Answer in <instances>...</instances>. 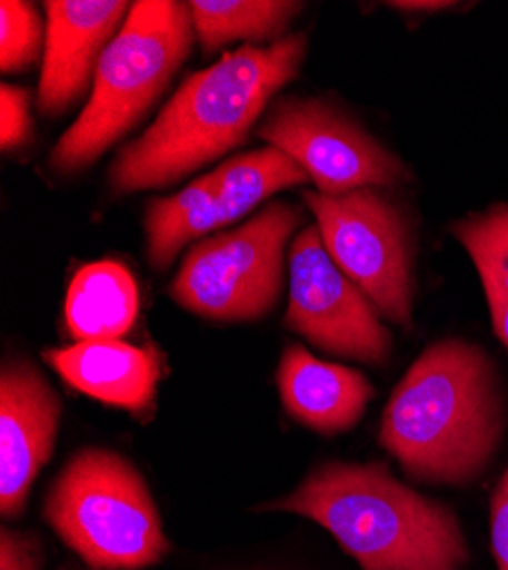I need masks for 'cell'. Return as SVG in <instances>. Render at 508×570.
I'll use <instances>...</instances> for the list:
<instances>
[{
	"mask_svg": "<svg viewBox=\"0 0 508 570\" xmlns=\"http://www.w3.org/2000/svg\"><path fill=\"white\" fill-rule=\"evenodd\" d=\"M226 226L215 174H206L169 197L151 199L145 215L147 256L153 269H167L199 237Z\"/></svg>",
	"mask_w": 508,
	"mask_h": 570,
	"instance_id": "cell-15",
	"label": "cell"
},
{
	"mask_svg": "<svg viewBox=\"0 0 508 570\" xmlns=\"http://www.w3.org/2000/svg\"><path fill=\"white\" fill-rule=\"evenodd\" d=\"M140 295L132 274L112 261L84 265L64 302L67 328L78 341H114L132 328Z\"/></svg>",
	"mask_w": 508,
	"mask_h": 570,
	"instance_id": "cell-14",
	"label": "cell"
},
{
	"mask_svg": "<svg viewBox=\"0 0 508 570\" xmlns=\"http://www.w3.org/2000/svg\"><path fill=\"white\" fill-rule=\"evenodd\" d=\"M276 384L286 411L325 436L353 430L375 397V386L362 372L319 361L301 345L286 347Z\"/></svg>",
	"mask_w": 508,
	"mask_h": 570,
	"instance_id": "cell-13",
	"label": "cell"
},
{
	"mask_svg": "<svg viewBox=\"0 0 508 570\" xmlns=\"http://www.w3.org/2000/svg\"><path fill=\"white\" fill-rule=\"evenodd\" d=\"M392 8L404 10V12H438V10H449L454 8L451 3H429V0H412V3H392Z\"/></svg>",
	"mask_w": 508,
	"mask_h": 570,
	"instance_id": "cell-24",
	"label": "cell"
},
{
	"mask_svg": "<svg viewBox=\"0 0 508 570\" xmlns=\"http://www.w3.org/2000/svg\"><path fill=\"white\" fill-rule=\"evenodd\" d=\"M258 511L303 515L362 570H466L470 548L456 513L399 482L379 461H329Z\"/></svg>",
	"mask_w": 508,
	"mask_h": 570,
	"instance_id": "cell-3",
	"label": "cell"
},
{
	"mask_svg": "<svg viewBox=\"0 0 508 570\" xmlns=\"http://www.w3.org/2000/svg\"><path fill=\"white\" fill-rule=\"evenodd\" d=\"M308 35L292 32L269 46H240L192 73L158 119L117 154L108 187L117 197L178 183L245 145L253 126L299 69Z\"/></svg>",
	"mask_w": 508,
	"mask_h": 570,
	"instance_id": "cell-1",
	"label": "cell"
},
{
	"mask_svg": "<svg viewBox=\"0 0 508 570\" xmlns=\"http://www.w3.org/2000/svg\"><path fill=\"white\" fill-rule=\"evenodd\" d=\"M46 53V26L37 6L23 0L0 3V69L21 73L39 62Z\"/></svg>",
	"mask_w": 508,
	"mask_h": 570,
	"instance_id": "cell-19",
	"label": "cell"
},
{
	"mask_svg": "<svg viewBox=\"0 0 508 570\" xmlns=\"http://www.w3.org/2000/svg\"><path fill=\"white\" fill-rule=\"evenodd\" d=\"M62 402L46 374L23 356L0 370V513L19 518L39 470L49 463Z\"/></svg>",
	"mask_w": 508,
	"mask_h": 570,
	"instance_id": "cell-10",
	"label": "cell"
},
{
	"mask_svg": "<svg viewBox=\"0 0 508 570\" xmlns=\"http://www.w3.org/2000/svg\"><path fill=\"white\" fill-rule=\"evenodd\" d=\"M301 226V210L276 202L236 230L192 245L169 295L212 322H256L281 299L286 247Z\"/></svg>",
	"mask_w": 508,
	"mask_h": 570,
	"instance_id": "cell-6",
	"label": "cell"
},
{
	"mask_svg": "<svg viewBox=\"0 0 508 570\" xmlns=\"http://www.w3.org/2000/svg\"><path fill=\"white\" fill-rule=\"evenodd\" d=\"M486 302L492 315V328L501 345L508 350V295L486 293Z\"/></svg>",
	"mask_w": 508,
	"mask_h": 570,
	"instance_id": "cell-23",
	"label": "cell"
},
{
	"mask_svg": "<svg viewBox=\"0 0 508 570\" xmlns=\"http://www.w3.org/2000/svg\"><path fill=\"white\" fill-rule=\"evenodd\" d=\"M32 108H30V91L3 82L0 85V149L6 154L23 149L32 137Z\"/></svg>",
	"mask_w": 508,
	"mask_h": 570,
	"instance_id": "cell-20",
	"label": "cell"
},
{
	"mask_svg": "<svg viewBox=\"0 0 508 570\" xmlns=\"http://www.w3.org/2000/svg\"><path fill=\"white\" fill-rule=\"evenodd\" d=\"M212 174L217 178L219 206L226 224L249 215L276 193L310 180L292 156L271 145L230 158Z\"/></svg>",
	"mask_w": 508,
	"mask_h": 570,
	"instance_id": "cell-17",
	"label": "cell"
},
{
	"mask_svg": "<svg viewBox=\"0 0 508 570\" xmlns=\"http://www.w3.org/2000/svg\"><path fill=\"white\" fill-rule=\"evenodd\" d=\"M321 240L333 263L369 297L381 317L412 328L415 235L410 210L392 189L362 187L345 197H325L303 189Z\"/></svg>",
	"mask_w": 508,
	"mask_h": 570,
	"instance_id": "cell-7",
	"label": "cell"
},
{
	"mask_svg": "<svg viewBox=\"0 0 508 570\" xmlns=\"http://www.w3.org/2000/svg\"><path fill=\"white\" fill-rule=\"evenodd\" d=\"M195 35L206 56L223 46L247 41V46L281 41L303 3L288 0H195L190 3Z\"/></svg>",
	"mask_w": 508,
	"mask_h": 570,
	"instance_id": "cell-16",
	"label": "cell"
},
{
	"mask_svg": "<svg viewBox=\"0 0 508 570\" xmlns=\"http://www.w3.org/2000/svg\"><path fill=\"white\" fill-rule=\"evenodd\" d=\"M43 361L78 393L137 415L153 406L162 379L156 352L121 338L46 350Z\"/></svg>",
	"mask_w": 508,
	"mask_h": 570,
	"instance_id": "cell-12",
	"label": "cell"
},
{
	"mask_svg": "<svg viewBox=\"0 0 508 570\" xmlns=\"http://www.w3.org/2000/svg\"><path fill=\"white\" fill-rule=\"evenodd\" d=\"M43 543L39 534L3 530L0 532V570H41Z\"/></svg>",
	"mask_w": 508,
	"mask_h": 570,
	"instance_id": "cell-21",
	"label": "cell"
},
{
	"mask_svg": "<svg viewBox=\"0 0 508 570\" xmlns=\"http://www.w3.org/2000/svg\"><path fill=\"white\" fill-rule=\"evenodd\" d=\"M192 37L190 3H132L126 23L97 67L87 106L49 156L51 171L73 176L87 169L140 124L188 60Z\"/></svg>",
	"mask_w": 508,
	"mask_h": 570,
	"instance_id": "cell-4",
	"label": "cell"
},
{
	"mask_svg": "<svg viewBox=\"0 0 508 570\" xmlns=\"http://www.w3.org/2000/svg\"><path fill=\"white\" fill-rule=\"evenodd\" d=\"M490 548L497 570H508V468L490 500Z\"/></svg>",
	"mask_w": 508,
	"mask_h": 570,
	"instance_id": "cell-22",
	"label": "cell"
},
{
	"mask_svg": "<svg viewBox=\"0 0 508 570\" xmlns=\"http://www.w3.org/2000/svg\"><path fill=\"white\" fill-rule=\"evenodd\" d=\"M508 424L495 361L475 343L429 345L395 386L379 443L412 482L470 487L492 465Z\"/></svg>",
	"mask_w": 508,
	"mask_h": 570,
	"instance_id": "cell-2",
	"label": "cell"
},
{
	"mask_svg": "<svg viewBox=\"0 0 508 570\" xmlns=\"http://www.w3.org/2000/svg\"><path fill=\"white\" fill-rule=\"evenodd\" d=\"M43 8L49 23L37 106L43 117H60L84 97L89 82H94L97 67L126 23L132 3L49 0Z\"/></svg>",
	"mask_w": 508,
	"mask_h": 570,
	"instance_id": "cell-11",
	"label": "cell"
},
{
	"mask_svg": "<svg viewBox=\"0 0 508 570\" xmlns=\"http://www.w3.org/2000/svg\"><path fill=\"white\" fill-rule=\"evenodd\" d=\"M286 326L333 356L386 367L392 334L379 308L333 263L319 228L303 226L290 247Z\"/></svg>",
	"mask_w": 508,
	"mask_h": 570,
	"instance_id": "cell-9",
	"label": "cell"
},
{
	"mask_svg": "<svg viewBox=\"0 0 508 570\" xmlns=\"http://www.w3.org/2000/svg\"><path fill=\"white\" fill-rule=\"evenodd\" d=\"M256 135L292 156L325 197H345L362 187L395 189L410 180V169L399 156L327 99H276Z\"/></svg>",
	"mask_w": 508,
	"mask_h": 570,
	"instance_id": "cell-8",
	"label": "cell"
},
{
	"mask_svg": "<svg viewBox=\"0 0 508 570\" xmlns=\"http://www.w3.org/2000/svg\"><path fill=\"white\" fill-rule=\"evenodd\" d=\"M43 518L91 570H145L171 550L145 474L106 448H82L64 463Z\"/></svg>",
	"mask_w": 508,
	"mask_h": 570,
	"instance_id": "cell-5",
	"label": "cell"
},
{
	"mask_svg": "<svg viewBox=\"0 0 508 570\" xmlns=\"http://www.w3.org/2000/svg\"><path fill=\"white\" fill-rule=\"evenodd\" d=\"M449 233L472 258L484 293L508 295V204L458 219Z\"/></svg>",
	"mask_w": 508,
	"mask_h": 570,
	"instance_id": "cell-18",
	"label": "cell"
}]
</instances>
